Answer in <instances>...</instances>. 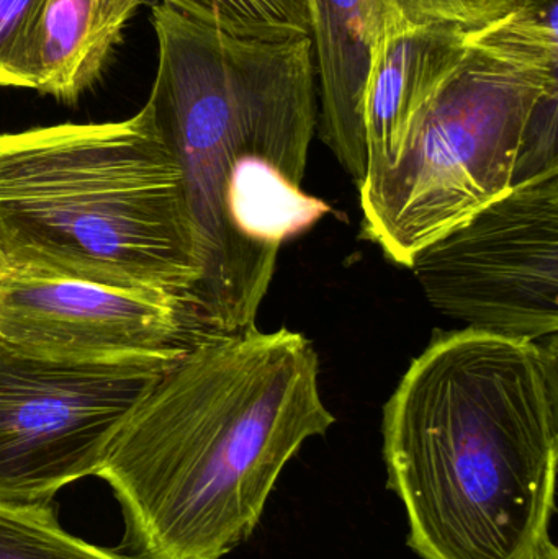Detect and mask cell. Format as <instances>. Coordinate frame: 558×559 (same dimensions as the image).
<instances>
[{"mask_svg": "<svg viewBox=\"0 0 558 559\" xmlns=\"http://www.w3.org/2000/svg\"><path fill=\"white\" fill-rule=\"evenodd\" d=\"M150 105L176 157L195 239L197 338L256 318L285 242L330 212L304 190L318 124L310 38H239L167 3L153 7Z\"/></svg>", "mask_w": 558, "mask_h": 559, "instance_id": "1", "label": "cell"}, {"mask_svg": "<svg viewBox=\"0 0 558 559\" xmlns=\"http://www.w3.org/2000/svg\"><path fill=\"white\" fill-rule=\"evenodd\" d=\"M336 423L300 332L193 342L115 437L98 478L124 519L127 559H222L254 534L278 476Z\"/></svg>", "mask_w": 558, "mask_h": 559, "instance_id": "2", "label": "cell"}, {"mask_svg": "<svg viewBox=\"0 0 558 559\" xmlns=\"http://www.w3.org/2000/svg\"><path fill=\"white\" fill-rule=\"evenodd\" d=\"M387 488L423 559H536L556 514L558 348L436 331L383 407Z\"/></svg>", "mask_w": 558, "mask_h": 559, "instance_id": "3", "label": "cell"}, {"mask_svg": "<svg viewBox=\"0 0 558 559\" xmlns=\"http://www.w3.org/2000/svg\"><path fill=\"white\" fill-rule=\"evenodd\" d=\"M0 251L23 274L177 296L190 321L195 239L150 105L111 123L0 134Z\"/></svg>", "mask_w": 558, "mask_h": 559, "instance_id": "4", "label": "cell"}, {"mask_svg": "<svg viewBox=\"0 0 558 559\" xmlns=\"http://www.w3.org/2000/svg\"><path fill=\"white\" fill-rule=\"evenodd\" d=\"M558 59L520 51L484 28L413 121L399 156L359 186L364 235L393 264L514 187L558 170Z\"/></svg>", "mask_w": 558, "mask_h": 559, "instance_id": "5", "label": "cell"}, {"mask_svg": "<svg viewBox=\"0 0 558 559\" xmlns=\"http://www.w3.org/2000/svg\"><path fill=\"white\" fill-rule=\"evenodd\" d=\"M176 360L79 364L0 337V502L49 506L64 486L97 476L128 417Z\"/></svg>", "mask_w": 558, "mask_h": 559, "instance_id": "6", "label": "cell"}, {"mask_svg": "<svg viewBox=\"0 0 558 559\" xmlns=\"http://www.w3.org/2000/svg\"><path fill=\"white\" fill-rule=\"evenodd\" d=\"M426 299L467 328L526 341L558 332V170L514 187L416 252Z\"/></svg>", "mask_w": 558, "mask_h": 559, "instance_id": "7", "label": "cell"}, {"mask_svg": "<svg viewBox=\"0 0 558 559\" xmlns=\"http://www.w3.org/2000/svg\"><path fill=\"white\" fill-rule=\"evenodd\" d=\"M0 337L79 364L176 360L195 341L177 296L12 269L0 275Z\"/></svg>", "mask_w": 558, "mask_h": 559, "instance_id": "8", "label": "cell"}, {"mask_svg": "<svg viewBox=\"0 0 558 559\" xmlns=\"http://www.w3.org/2000/svg\"><path fill=\"white\" fill-rule=\"evenodd\" d=\"M320 138L357 187L367 169L363 98L380 36L406 25L393 0H308Z\"/></svg>", "mask_w": 558, "mask_h": 559, "instance_id": "9", "label": "cell"}, {"mask_svg": "<svg viewBox=\"0 0 558 559\" xmlns=\"http://www.w3.org/2000/svg\"><path fill=\"white\" fill-rule=\"evenodd\" d=\"M468 52L471 29L446 23L408 25L380 36L364 87L366 174L395 160L413 121Z\"/></svg>", "mask_w": 558, "mask_h": 559, "instance_id": "10", "label": "cell"}, {"mask_svg": "<svg viewBox=\"0 0 558 559\" xmlns=\"http://www.w3.org/2000/svg\"><path fill=\"white\" fill-rule=\"evenodd\" d=\"M150 0H45L33 46L35 91L74 104L100 78L121 33Z\"/></svg>", "mask_w": 558, "mask_h": 559, "instance_id": "11", "label": "cell"}, {"mask_svg": "<svg viewBox=\"0 0 558 559\" xmlns=\"http://www.w3.org/2000/svg\"><path fill=\"white\" fill-rule=\"evenodd\" d=\"M239 38H310L308 0H161Z\"/></svg>", "mask_w": 558, "mask_h": 559, "instance_id": "12", "label": "cell"}, {"mask_svg": "<svg viewBox=\"0 0 558 559\" xmlns=\"http://www.w3.org/2000/svg\"><path fill=\"white\" fill-rule=\"evenodd\" d=\"M0 559H127L59 525L52 506L0 502Z\"/></svg>", "mask_w": 558, "mask_h": 559, "instance_id": "13", "label": "cell"}, {"mask_svg": "<svg viewBox=\"0 0 558 559\" xmlns=\"http://www.w3.org/2000/svg\"><path fill=\"white\" fill-rule=\"evenodd\" d=\"M45 0H0V87L33 88V46Z\"/></svg>", "mask_w": 558, "mask_h": 559, "instance_id": "14", "label": "cell"}, {"mask_svg": "<svg viewBox=\"0 0 558 559\" xmlns=\"http://www.w3.org/2000/svg\"><path fill=\"white\" fill-rule=\"evenodd\" d=\"M521 0H393L409 26L446 23L472 29L510 13Z\"/></svg>", "mask_w": 558, "mask_h": 559, "instance_id": "15", "label": "cell"}, {"mask_svg": "<svg viewBox=\"0 0 558 559\" xmlns=\"http://www.w3.org/2000/svg\"><path fill=\"white\" fill-rule=\"evenodd\" d=\"M536 559H558V551L556 544L553 540L543 548L539 555H537Z\"/></svg>", "mask_w": 558, "mask_h": 559, "instance_id": "16", "label": "cell"}, {"mask_svg": "<svg viewBox=\"0 0 558 559\" xmlns=\"http://www.w3.org/2000/svg\"><path fill=\"white\" fill-rule=\"evenodd\" d=\"M7 264H5V259H3V255H2V251H0V275L3 274V272L7 271Z\"/></svg>", "mask_w": 558, "mask_h": 559, "instance_id": "17", "label": "cell"}]
</instances>
